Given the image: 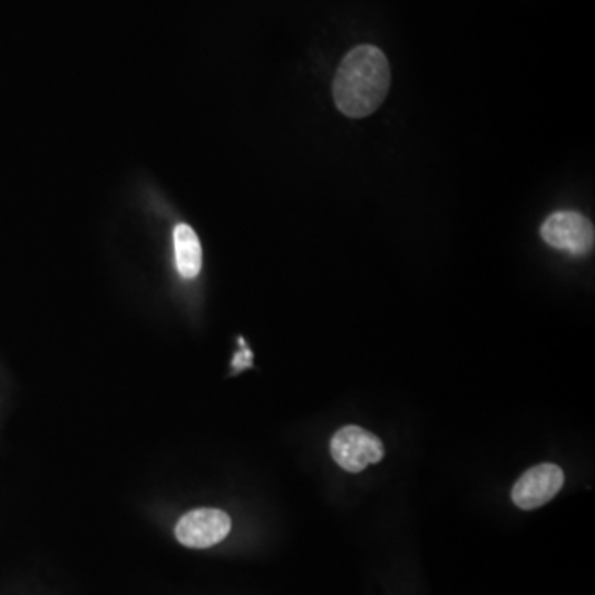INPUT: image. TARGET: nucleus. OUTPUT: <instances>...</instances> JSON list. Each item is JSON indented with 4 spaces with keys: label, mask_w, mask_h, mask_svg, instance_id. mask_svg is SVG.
Segmentation results:
<instances>
[{
    "label": "nucleus",
    "mask_w": 595,
    "mask_h": 595,
    "mask_svg": "<svg viewBox=\"0 0 595 595\" xmlns=\"http://www.w3.org/2000/svg\"><path fill=\"white\" fill-rule=\"evenodd\" d=\"M391 67L378 47L361 46L349 51L334 78V101L349 118L372 115L388 97Z\"/></svg>",
    "instance_id": "obj_1"
},
{
    "label": "nucleus",
    "mask_w": 595,
    "mask_h": 595,
    "mask_svg": "<svg viewBox=\"0 0 595 595\" xmlns=\"http://www.w3.org/2000/svg\"><path fill=\"white\" fill-rule=\"evenodd\" d=\"M542 237L550 247L586 255L594 247V225L577 212H556L543 224Z\"/></svg>",
    "instance_id": "obj_3"
},
{
    "label": "nucleus",
    "mask_w": 595,
    "mask_h": 595,
    "mask_svg": "<svg viewBox=\"0 0 595 595\" xmlns=\"http://www.w3.org/2000/svg\"><path fill=\"white\" fill-rule=\"evenodd\" d=\"M563 487L564 474L557 465H536L516 481L511 491L513 503L521 509H536L549 503Z\"/></svg>",
    "instance_id": "obj_5"
},
{
    "label": "nucleus",
    "mask_w": 595,
    "mask_h": 595,
    "mask_svg": "<svg viewBox=\"0 0 595 595\" xmlns=\"http://www.w3.org/2000/svg\"><path fill=\"white\" fill-rule=\"evenodd\" d=\"M242 348H244V351L238 352L234 359L235 369L248 368V365L252 364V352H250L247 347H245L244 341H242Z\"/></svg>",
    "instance_id": "obj_7"
},
{
    "label": "nucleus",
    "mask_w": 595,
    "mask_h": 595,
    "mask_svg": "<svg viewBox=\"0 0 595 595\" xmlns=\"http://www.w3.org/2000/svg\"><path fill=\"white\" fill-rule=\"evenodd\" d=\"M334 461L349 474H359L368 465L379 464L384 457V446L374 433L358 426L338 430L331 440Z\"/></svg>",
    "instance_id": "obj_2"
},
{
    "label": "nucleus",
    "mask_w": 595,
    "mask_h": 595,
    "mask_svg": "<svg viewBox=\"0 0 595 595\" xmlns=\"http://www.w3.org/2000/svg\"><path fill=\"white\" fill-rule=\"evenodd\" d=\"M232 529L231 516L221 509L201 508L187 513L176 526L181 545L205 549L227 538Z\"/></svg>",
    "instance_id": "obj_4"
},
{
    "label": "nucleus",
    "mask_w": 595,
    "mask_h": 595,
    "mask_svg": "<svg viewBox=\"0 0 595 595\" xmlns=\"http://www.w3.org/2000/svg\"><path fill=\"white\" fill-rule=\"evenodd\" d=\"M176 265L183 279H196L202 269V247L196 232L189 225H177L174 231Z\"/></svg>",
    "instance_id": "obj_6"
}]
</instances>
